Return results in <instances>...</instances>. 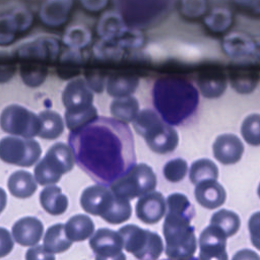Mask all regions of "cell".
<instances>
[{"mask_svg": "<svg viewBox=\"0 0 260 260\" xmlns=\"http://www.w3.org/2000/svg\"><path fill=\"white\" fill-rule=\"evenodd\" d=\"M68 141L77 165L99 184L110 186L136 162L132 132L116 118L98 116L70 131Z\"/></svg>", "mask_w": 260, "mask_h": 260, "instance_id": "1", "label": "cell"}, {"mask_svg": "<svg viewBox=\"0 0 260 260\" xmlns=\"http://www.w3.org/2000/svg\"><path fill=\"white\" fill-rule=\"evenodd\" d=\"M152 101L165 122L171 126H180L195 115L199 105V94L187 79L166 76L154 82Z\"/></svg>", "mask_w": 260, "mask_h": 260, "instance_id": "2", "label": "cell"}, {"mask_svg": "<svg viewBox=\"0 0 260 260\" xmlns=\"http://www.w3.org/2000/svg\"><path fill=\"white\" fill-rule=\"evenodd\" d=\"M133 126L134 130L145 139L149 148L156 153L171 152L179 143L177 131L152 110L145 109L139 112Z\"/></svg>", "mask_w": 260, "mask_h": 260, "instance_id": "3", "label": "cell"}, {"mask_svg": "<svg viewBox=\"0 0 260 260\" xmlns=\"http://www.w3.org/2000/svg\"><path fill=\"white\" fill-rule=\"evenodd\" d=\"M162 232L166 239V254L169 258H193L197 249V240L190 219L167 213Z\"/></svg>", "mask_w": 260, "mask_h": 260, "instance_id": "4", "label": "cell"}, {"mask_svg": "<svg viewBox=\"0 0 260 260\" xmlns=\"http://www.w3.org/2000/svg\"><path fill=\"white\" fill-rule=\"evenodd\" d=\"M75 158L70 145L63 142L53 144L35 168V179L43 186L56 184L62 175L72 170Z\"/></svg>", "mask_w": 260, "mask_h": 260, "instance_id": "5", "label": "cell"}, {"mask_svg": "<svg viewBox=\"0 0 260 260\" xmlns=\"http://www.w3.org/2000/svg\"><path fill=\"white\" fill-rule=\"evenodd\" d=\"M118 233L122 238L123 248L138 259H157L164 250L162 241L156 233L138 225H124Z\"/></svg>", "mask_w": 260, "mask_h": 260, "instance_id": "6", "label": "cell"}, {"mask_svg": "<svg viewBox=\"0 0 260 260\" xmlns=\"http://www.w3.org/2000/svg\"><path fill=\"white\" fill-rule=\"evenodd\" d=\"M156 186V176L146 164L134 165L129 171L114 181L111 190L127 199H134L153 191Z\"/></svg>", "mask_w": 260, "mask_h": 260, "instance_id": "7", "label": "cell"}, {"mask_svg": "<svg viewBox=\"0 0 260 260\" xmlns=\"http://www.w3.org/2000/svg\"><path fill=\"white\" fill-rule=\"evenodd\" d=\"M42 154L38 141L30 138L6 136L0 139V159L10 165L31 167Z\"/></svg>", "mask_w": 260, "mask_h": 260, "instance_id": "8", "label": "cell"}, {"mask_svg": "<svg viewBox=\"0 0 260 260\" xmlns=\"http://www.w3.org/2000/svg\"><path fill=\"white\" fill-rule=\"evenodd\" d=\"M0 127L6 133L34 138L40 130V119L34 112L19 105H10L0 115Z\"/></svg>", "mask_w": 260, "mask_h": 260, "instance_id": "9", "label": "cell"}, {"mask_svg": "<svg viewBox=\"0 0 260 260\" xmlns=\"http://www.w3.org/2000/svg\"><path fill=\"white\" fill-rule=\"evenodd\" d=\"M89 246L94 253V257L101 260L125 259L122 253L123 242L118 232L110 229H100L89 240Z\"/></svg>", "mask_w": 260, "mask_h": 260, "instance_id": "10", "label": "cell"}, {"mask_svg": "<svg viewBox=\"0 0 260 260\" xmlns=\"http://www.w3.org/2000/svg\"><path fill=\"white\" fill-rule=\"evenodd\" d=\"M199 248L201 259H228L226 236L217 226L210 224L204 229L199 237Z\"/></svg>", "mask_w": 260, "mask_h": 260, "instance_id": "11", "label": "cell"}, {"mask_svg": "<svg viewBox=\"0 0 260 260\" xmlns=\"http://www.w3.org/2000/svg\"><path fill=\"white\" fill-rule=\"evenodd\" d=\"M115 193L106 185L96 184L85 188L80 197V204L84 211L102 216L110 207Z\"/></svg>", "mask_w": 260, "mask_h": 260, "instance_id": "12", "label": "cell"}, {"mask_svg": "<svg viewBox=\"0 0 260 260\" xmlns=\"http://www.w3.org/2000/svg\"><path fill=\"white\" fill-rule=\"evenodd\" d=\"M62 102L66 111H77L92 106L93 94L82 78H76L68 82L62 92Z\"/></svg>", "mask_w": 260, "mask_h": 260, "instance_id": "13", "label": "cell"}, {"mask_svg": "<svg viewBox=\"0 0 260 260\" xmlns=\"http://www.w3.org/2000/svg\"><path fill=\"white\" fill-rule=\"evenodd\" d=\"M166 200L160 192L150 191L144 194L136 203V215L145 223H155L166 212Z\"/></svg>", "mask_w": 260, "mask_h": 260, "instance_id": "14", "label": "cell"}, {"mask_svg": "<svg viewBox=\"0 0 260 260\" xmlns=\"http://www.w3.org/2000/svg\"><path fill=\"white\" fill-rule=\"evenodd\" d=\"M244 152V145L235 134H221L213 142V155L223 165L238 162Z\"/></svg>", "mask_w": 260, "mask_h": 260, "instance_id": "15", "label": "cell"}, {"mask_svg": "<svg viewBox=\"0 0 260 260\" xmlns=\"http://www.w3.org/2000/svg\"><path fill=\"white\" fill-rule=\"evenodd\" d=\"M44 233V225L40 219L34 216H25L18 219L12 226V236L15 242L21 246H36Z\"/></svg>", "mask_w": 260, "mask_h": 260, "instance_id": "16", "label": "cell"}, {"mask_svg": "<svg viewBox=\"0 0 260 260\" xmlns=\"http://www.w3.org/2000/svg\"><path fill=\"white\" fill-rule=\"evenodd\" d=\"M195 198L203 207L214 209L224 203L226 193L216 180H204L196 184Z\"/></svg>", "mask_w": 260, "mask_h": 260, "instance_id": "17", "label": "cell"}, {"mask_svg": "<svg viewBox=\"0 0 260 260\" xmlns=\"http://www.w3.org/2000/svg\"><path fill=\"white\" fill-rule=\"evenodd\" d=\"M40 202L42 207L52 215H60L68 208V198L62 193L60 187L48 185L40 194Z\"/></svg>", "mask_w": 260, "mask_h": 260, "instance_id": "18", "label": "cell"}, {"mask_svg": "<svg viewBox=\"0 0 260 260\" xmlns=\"http://www.w3.org/2000/svg\"><path fill=\"white\" fill-rule=\"evenodd\" d=\"M9 192L17 198H28L37 191L36 179L26 171L19 170L12 173L7 181Z\"/></svg>", "mask_w": 260, "mask_h": 260, "instance_id": "19", "label": "cell"}, {"mask_svg": "<svg viewBox=\"0 0 260 260\" xmlns=\"http://www.w3.org/2000/svg\"><path fill=\"white\" fill-rule=\"evenodd\" d=\"M40 130L38 136L44 139L53 140L58 138L64 130V122L58 112L45 110L39 114Z\"/></svg>", "mask_w": 260, "mask_h": 260, "instance_id": "20", "label": "cell"}, {"mask_svg": "<svg viewBox=\"0 0 260 260\" xmlns=\"http://www.w3.org/2000/svg\"><path fill=\"white\" fill-rule=\"evenodd\" d=\"M72 241L67 237L65 232V224L63 223H57L51 225L45 236H44V247L45 249L52 253H63L66 250H68L71 245Z\"/></svg>", "mask_w": 260, "mask_h": 260, "instance_id": "21", "label": "cell"}, {"mask_svg": "<svg viewBox=\"0 0 260 260\" xmlns=\"http://www.w3.org/2000/svg\"><path fill=\"white\" fill-rule=\"evenodd\" d=\"M93 221L84 214H76L70 217L65 224L66 235L72 242L86 240L93 234Z\"/></svg>", "mask_w": 260, "mask_h": 260, "instance_id": "22", "label": "cell"}, {"mask_svg": "<svg viewBox=\"0 0 260 260\" xmlns=\"http://www.w3.org/2000/svg\"><path fill=\"white\" fill-rule=\"evenodd\" d=\"M139 79L134 75L113 74L107 82V91L115 98H123L132 94L138 86Z\"/></svg>", "mask_w": 260, "mask_h": 260, "instance_id": "23", "label": "cell"}, {"mask_svg": "<svg viewBox=\"0 0 260 260\" xmlns=\"http://www.w3.org/2000/svg\"><path fill=\"white\" fill-rule=\"evenodd\" d=\"M110 110L116 119L124 123H130L134 121L138 114L139 104L137 100L131 95L117 98L112 102Z\"/></svg>", "mask_w": 260, "mask_h": 260, "instance_id": "24", "label": "cell"}, {"mask_svg": "<svg viewBox=\"0 0 260 260\" xmlns=\"http://www.w3.org/2000/svg\"><path fill=\"white\" fill-rule=\"evenodd\" d=\"M201 93L208 99L219 98L226 88V78L220 73L202 74L198 78Z\"/></svg>", "mask_w": 260, "mask_h": 260, "instance_id": "25", "label": "cell"}, {"mask_svg": "<svg viewBox=\"0 0 260 260\" xmlns=\"http://www.w3.org/2000/svg\"><path fill=\"white\" fill-rule=\"evenodd\" d=\"M131 211L132 208L129 199L115 194L110 207L101 217L110 223L117 224L129 219Z\"/></svg>", "mask_w": 260, "mask_h": 260, "instance_id": "26", "label": "cell"}, {"mask_svg": "<svg viewBox=\"0 0 260 260\" xmlns=\"http://www.w3.org/2000/svg\"><path fill=\"white\" fill-rule=\"evenodd\" d=\"M218 177L217 166L208 158L195 160L190 168L189 178L193 184H198L204 180H216Z\"/></svg>", "mask_w": 260, "mask_h": 260, "instance_id": "27", "label": "cell"}, {"mask_svg": "<svg viewBox=\"0 0 260 260\" xmlns=\"http://www.w3.org/2000/svg\"><path fill=\"white\" fill-rule=\"evenodd\" d=\"M210 224L219 228L228 238L238 232L241 225V220L239 215L234 211L228 209H220L212 214Z\"/></svg>", "mask_w": 260, "mask_h": 260, "instance_id": "28", "label": "cell"}, {"mask_svg": "<svg viewBox=\"0 0 260 260\" xmlns=\"http://www.w3.org/2000/svg\"><path fill=\"white\" fill-rule=\"evenodd\" d=\"M96 117H98V111L93 105L87 109L65 112L66 126L70 131H75L83 127L84 125L94 120Z\"/></svg>", "mask_w": 260, "mask_h": 260, "instance_id": "29", "label": "cell"}, {"mask_svg": "<svg viewBox=\"0 0 260 260\" xmlns=\"http://www.w3.org/2000/svg\"><path fill=\"white\" fill-rule=\"evenodd\" d=\"M168 212L172 214L181 215L189 219H193L195 210L188 198L181 193H173L167 199Z\"/></svg>", "mask_w": 260, "mask_h": 260, "instance_id": "30", "label": "cell"}, {"mask_svg": "<svg viewBox=\"0 0 260 260\" xmlns=\"http://www.w3.org/2000/svg\"><path fill=\"white\" fill-rule=\"evenodd\" d=\"M241 133L244 140L253 146L260 145V114H251L242 123Z\"/></svg>", "mask_w": 260, "mask_h": 260, "instance_id": "31", "label": "cell"}, {"mask_svg": "<svg viewBox=\"0 0 260 260\" xmlns=\"http://www.w3.org/2000/svg\"><path fill=\"white\" fill-rule=\"evenodd\" d=\"M225 53L234 58L247 57L253 53V46L250 41L244 38L231 37L226 39L223 45Z\"/></svg>", "mask_w": 260, "mask_h": 260, "instance_id": "32", "label": "cell"}, {"mask_svg": "<svg viewBox=\"0 0 260 260\" xmlns=\"http://www.w3.org/2000/svg\"><path fill=\"white\" fill-rule=\"evenodd\" d=\"M188 171L187 161L183 158L169 160L164 167V176L170 182H179L186 176Z\"/></svg>", "mask_w": 260, "mask_h": 260, "instance_id": "33", "label": "cell"}, {"mask_svg": "<svg viewBox=\"0 0 260 260\" xmlns=\"http://www.w3.org/2000/svg\"><path fill=\"white\" fill-rule=\"evenodd\" d=\"M232 86L236 91L241 93H248L254 90L258 83V77L248 75V76H234L232 77Z\"/></svg>", "mask_w": 260, "mask_h": 260, "instance_id": "34", "label": "cell"}, {"mask_svg": "<svg viewBox=\"0 0 260 260\" xmlns=\"http://www.w3.org/2000/svg\"><path fill=\"white\" fill-rule=\"evenodd\" d=\"M47 75L46 69H24L21 68V77L23 82L30 86H37L43 82Z\"/></svg>", "mask_w": 260, "mask_h": 260, "instance_id": "35", "label": "cell"}, {"mask_svg": "<svg viewBox=\"0 0 260 260\" xmlns=\"http://www.w3.org/2000/svg\"><path fill=\"white\" fill-rule=\"evenodd\" d=\"M250 239L254 247L260 250V211L253 213L248 222Z\"/></svg>", "mask_w": 260, "mask_h": 260, "instance_id": "36", "label": "cell"}, {"mask_svg": "<svg viewBox=\"0 0 260 260\" xmlns=\"http://www.w3.org/2000/svg\"><path fill=\"white\" fill-rule=\"evenodd\" d=\"M12 249L13 241L9 232L4 228H0V257L8 255Z\"/></svg>", "mask_w": 260, "mask_h": 260, "instance_id": "37", "label": "cell"}, {"mask_svg": "<svg viewBox=\"0 0 260 260\" xmlns=\"http://www.w3.org/2000/svg\"><path fill=\"white\" fill-rule=\"evenodd\" d=\"M26 259H54V254L48 252L44 246H36L27 250Z\"/></svg>", "mask_w": 260, "mask_h": 260, "instance_id": "38", "label": "cell"}, {"mask_svg": "<svg viewBox=\"0 0 260 260\" xmlns=\"http://www.w3.org/2000/svg\"><path fill=\"white\" fill-rule=\"evenodd\" d=\"M7 203V196H6V192L4 191V189H2L0 187V213L3 211V209L5 208Z\"/></svg>", "mask_w": 260, "mask_h": 260, "instance_id": "39", "label": "cell"}, {"mask_svg": "<svg viewBox=\"0 0 260 260\" xmlns=\"http://www.w3.org/2000/svg\"><path fill=\"white\" fill-rule=\"evenodd\" d=\"M254 57H255V59H256V60L260 61V46H259V48L257 49V51H255Z\"/></svg>", "mask_w": 260, "mask_h": 260, "instance_id": "40", "label": "cell"}, {"mask_svg": "<svg viewBox=\"0 0 260 260\" xmlns=\"http://www.w3.org/2000/svg\"><path fill=\"white\" fill-rule=\"evenodd\" d=\"M257 193H258V196L260 197V183H259V186H258V189H257Z\"/></svg>", "mask_w": 260, "mask_h": 260, "instance_id": "41", "label": "cell"}]
</instances>
